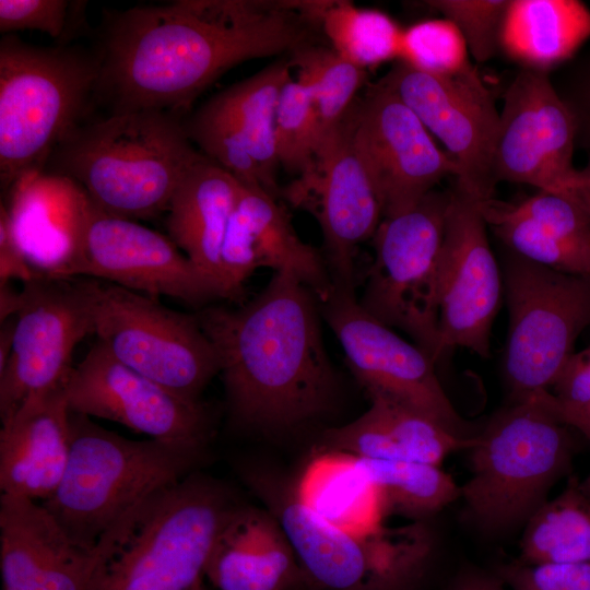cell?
I'll list each match as a JSON object with an SVG mask.
<instances>
[{
  "label": "cell",
  "instance_id": "5b68a950",
  "mask_svg": "<svg viewBox=\"0 0 590 590\" xmlns=\"http://www.w3.org/2000/svg\"><path fill=\"white\" fill-rule=\"evenodd\" d=\"M70 435L61 483L40 504L87 550L134 505L193 473L203 455V448L128 439L71 411Z\"/></svg>",
  "mask_w": 590,
  "mask_h": 590
},
{
  "label": "cell",
  "instance_id": "f35d334b",
  "mask_svg": "<svg viewBox=\"0 0 590 590\" xmlns=\"http://www.w3.org/2000/svg\"><path fill=\"white\" fill-rule=\"evenodd\" d=\"M85 2L64 0H0V31H39L63 39L82 23Z\"/></svg>",
  "mask_w": 590,
  "mask_h": 590
},
{
  "label": "cell",
  "instance_id": "5bb4252c",
  "mask_svg": "<svg viewBox=\"0 0 590 590\" xmlns=\"http://www.w3.org/2000/svg\"><path fill=\"white\" fill-rule=\"evenodd\" d=\"M90 275L120 287L188 304L221 297L170 238L132 220L109 215L90 200L64 279Z\"/></svg>",
  "mask_w": 590,
  "mask_h": 590
},
{
  "label": "cell",
  "instance_id": "1f68e13d",
  "mask_svg": "<svg viewBox=\"0 0 590 590\" xmlns=\"http://www.w3.org/2000/svg\"><path fill=\"white\" fill-rule=\"evenodd\" d=\"M318 23L332 48L364 70L400 58L403 28L381 11L326 1Z\"/></svg>",
  "mask_w": 590,
  "mask_h": 590
},
{
  "label": "cell",
  "instance_id": "7bdbcfd3",
  "mask_svg": "<svg viewBox=\"0 0 590 590\" xmlns=\"http://www.w3.org/2000/svg\"><path fill=\"white\" fill-rule=\"evenodd\" d=\"M38 276L28 263L21 247L16 243L10 223L7 208L0 206V284L10 280H21L24 283Z\"/></svg>",
  "mask_w": 590,
  "mask_h": 590
},
{
  "label": "cell",
  "instance_id": "ac0fdd59",
  "mask_svg": "<svg viewBox=\"0 0 590 590\" xmlns=\"http://www.w3.org/2000/svg\"><path fill=\"white\" fill-rule=\"evenodd\" d=\"M577 133V119L548 73L521 69L505 91L499 113L496 184H527L571 198Z\"/></svg>",
  "mask_w": 590,
  "mask_h": 590
},
{
  "label": "cell",
  "instance_id": "f546056e",
  "mask_svg": "<svg viewBox=\"0 0 590 590\" xmlns=\"http://www.w3.org/2000/svg\"><path fill=\"white\" fill-rule=\"evenodd\" d=\"M590 37V10L579 0H509L499 49L524 70L548 73Z\"/></svg>",
  "mask_w": 590,
  "mask_h": 590
},
{
  "label": "cell",
  "instance_id": "f1b7e54d",
  "mask_svg": "<svg viewBox=\"0 0 590 590\" xmlns=\"http://www.w3.org/2000/svg\"><path fill=\"white\" fill-rule=\"evenodd\" d=\"M292 492L311 514L355 535L380 531L389 514L384 489L362 459L338 450L320 448Z\"/></svg>",
  "mask_w": 590,
  "mask_h": 590
},
{
  "label": "cell",
  "instance_id": "d6986e66",
  "mask_svg": "<svg viewBox=\"0 0 590 590\" xmlns=\"http://www.w3.org/2000/svg\"><path fill=\"white\" fill-rule=\"evenodd\" d=\"M353 140L380 194L384 217L410 210L442 178L459 175L455 158L381 81L354 103Z\"/></svg>",
  "mask_w": 590,
  "mask_h": 590
},
{
  "label": "cell",
  "instance_id": "bcb514c9",
  "mask_svg": "<svg viewBox=\"0 0 590 590\" xmlns=\"http://www.w3.org/2000/svg\"><path fill=\"white\" fill-rule=\"evenodd\" d=\"M571 199L590 216V161L583 169L577 170Z\"/></svg>",
  "mask_w": 590,
  "mask_h": 590
},
{
  "label": "cell",
  "instance_id": "f907efd6",
  "mask_svg": "<svg viewBox=\"0 0 590 590\" xmlns=\"http://www.w3.org/2000/svg\"><path fill=\"white\" fill-rule=\"evenodd\" d=\"M582 487L585 491L590 495V474L587 476V479L581 482Z\"/></svg>",
  "mask_w": 590,
  "mask_h": 590
},
{
  "label": "cell",
  "instance_id": "b9f144b4",
  "mask_svg": "<svg viewBox=\"0 0 590 590\" xmlns=\"http://www.w3.org/2000/svg\"><path fill=\"white\" fill-rule=\"evenodd\" d=\"M496 576L510 590H590V560L497 566Z\"/></svg>",
  "mask_w": 590,
  "mask_h": 590
},
{
  "label": "cell",
  "instance_id": "30bf717a",
  "mask_svg": "<svg viewBox=\"0 0 590 590\" xmlns=\"http://www.w3.org/2000/svg\"><path fill=\"white\" fill-rule=\"evenodd\" d=\"M503 283L509 309L504 373L510 402L553 388L590 326V275L559 272L508 249Z\"/></svg>",
  "mask_w": 590,
  "mask_h": 590
},
{
  "label": "cell",
  "instance_id": "2e32d148",
  "mask_svg": "<svg viewBox=\"0 0 590 590\" xmlns=\"http://www.w3.org/2000/svg\"><path fill=\"white\" fill-rule=\"evenodd\" d=\"M21 296L11 355L0 371L1 421L27 399L64 387L76 344L93 333L81 280L36 278Z\"/></svg>",
  "mask_w": 590,
  "mask_h": 590
},
{
  "label": "cell",
  "instance_id": "4fadbf2b",
  "mask_svg": "<svg viewBox=\"0 0 590 590\" xmlns=\"http://www.w3.org/2000/svg\"><path fill=\"white\" fill-rule=\"evenodd\" d=\"M355 103V102H354ZM354 104L319 141L315 166L286 192L317 219L333 286L354 292L355 255L384 217L380 194L354 140Z\"/></svg>",
  "mask_w": 590,
  "mask_h": 590
},
{
  "label": "cell",
  "instance_id": "7a4b0ae2",
  "mask_svg": "<svg viewBox=\"0 0 590 590\" xmlns=\"http://www.w3.org/2000/svg\"><path fill=\"white\" fill-rule=\"evenodd\" d=\"M317 296L287 272L238 308L197 315L221 357L234 416L258 428L292 427L322 414L335 377L326 352Z\"/></svg>",
  "mask_w": 590,
  "mask_h": 590
},
{
  "label": "cell",
  "instance_id": "8992f818",
  "mask_svg": "<svg viewBox=\"0 0 590 590\" xmlns=\"http://www.w3.org/2000/svg\"><path fill=\"white\" fill-rule=\"evenodd\" d=\"M536 393L510 402L473 439L463 517L487 534L524 526L571 469L575 441Z\"/></svg>",
  "mask_w": 590,
  "mask_h": 590
},
{
  "label": "cell",
  "instance_id": "484cf974",
  "mask_svg": "<svg viewBox=\"0 0 590 590\" xmlns=\"http://www.w3.org/2000/svg\"><path fill=\"white\" fill-rule=\"evenodd\" d=\"M205 577L217 590H315L278 518L252 506L226 518Z\"/></svg>",
  "mask_w": 590,
  "mask_h": 590
},
{
  "label": "cell",
  "instance_id": "8fae6325",
  "mask_svg": "<svg viewBox=\"0 0 590 590\" xmlns=\"http://www.w3.org/2000/svg\"><path fill=\"white\" fill-rule=\"evenodd\" d=\"M448 202L449 191L434 189L410 210L381 220L358 300L377 320L412 337L435 363L441 356L438 276Z\"/></svg>",
  "mask_w": 590,
  "mask_h": 590
},
{
  "label": "cell",
  "instance_id": "277c9868",
  "mask_svg": "<svg viewBox=\"0 0 590 590\" xmlns=\"http://www.w3.org/2000/svg\"><path fill=\"white\" fill-rule=\"evenodd\" d=\"M192 144L178 114L111 113L76 127L47 165L49 173L81 186L103 212L133 221L167 211L181 177L201 154Z\"/></svg>",
  "mask_w": 590,
  "mask_h": 590
},
{
  "label": "cell",
  "instance_id": "60d3db41",
  "mask_svg": "<svg viewBox=\"0 0 590 590\" xmlns=\"http://www.w3.org/2000/svg\"><path fill=\"white\" fill-rule=\"evenodd\" d=\"M321 448L366 460L404 459L380 417L370 406L355 421L326 430Z\"/></svg>",
  "mask_w": 590,
  "mask_h": 590
},
{
  "label": "cell",
  "instance_id": "681fc988",
  "mask_svg": "<svg viewBox=\"0 0 590 590\" xmlns=\"http://www.w3.org/2000/svg\"><path fill=\"white\" fill-rule=\"evenodd\" d=\"M575 428L578 429L590 442V418L579 423Z\"/></svg>",
  "mask_w": 590,
  "mask_h": 590
},
{
  "label": "cell",
  "instance_id": "4dcf8cb0",
  "mask_svg": "<svg viewBox=\"0 0 590 590\" xmlns=\"http://www.w3.org/2000/svg\"><path fill=\"white\" fill-rule=\"evenodd\" d=\"M519 560L524 564L590 560V495L570 476L527 521Z\"/></svg>",
  "mask_w": 590,
  "mask_h": 590
},
{
  "label": "cell",
  "instance_id": "d4e9b609",
  "mask_svg": "<svg viewBox=\"0 0 590 590\" xmlns=\"http://www.w3.org/2000/svg\"><path fill=\"white\" fill-rule=\"evenodd\" d=\"M480 209L509 250L559 272L590 275V216L571 198L540 190L515 203L482 200Z\"/></svg>",
  "mask_w": 590,
  "mask_h": 590
},
{
  "label": "cell",
  "instance_id": "ffe728a7",
  "mask_svg": "<svg viewBox=\"0 0 590 590\" xmlns=\"http://www.w3.org/2000/svg\"><path fill=\"white\" fill-rule=\"evenodd\" d=\"M288 60H279L222 91L184 119L200 152L241 184L276 197L275 123L281 91L292 79Z\"/></svg>",
  "mask_w": 590,
  "mask_h": 590
},
{
  "label": "cell",
  "instance_id": "6da1fadb",
  "mask_svg": "<svg viewBox=\"0 0 590 590\" xmlns=\"http://www.w3.org/2000/svg\"><path fill=\"white\" fill-rule=\"evenodd\" d=\"M306 21L303 1L180 0L109 12L95 95L111 113L180 115L238 63L309 44Z\"/></svg>",
  "mask_w": 590,
  "mask_h": 590
},
{
  "label": "cell",
  "instance_id": "d590c367",
  "mask_svg": "<svg viewBox=\"0 0 590 590\" xmlns=\"http://www.w3.org/2000/svg\"><path fill=\"white\" fill-rule=\"evenodd\" d=\"M368 398L404 459L439 465L450 453L472 446L474 438H460L422 413L381 396Z\"/></svg>",
  "mask_w": 590,
  "mask_h": 590
},
{
  "label": "cell",
  "instance_id": "44dd1931",
  "mask_svg": "<svg viewBox=\"0 0 590 590\" xmlns=\"http://www.w3.org/2000/svg\"><path fill=\"white\" fill-rule=\"evenodd\" d=\"M71 412L114 421L150 439L203 448L210 421L190 401L129 368L96 341L73 367L66 385Z\"/></svg>",
  "mask_w": 590,
  "mask_h": 590
},
{
  "label": "cell",
  "instance_id": "f6af8a7d",
  "mask_svg": "<svg viewBox=\"0 0 590 590\" xmlns=\"http://www.w3.org/2000/svg\"><path fill=\"white\" fill-rule=\"evenodd\" d=\"M447 590H506V588L496 574L477 568H464L455 577Z\"/></svg>",
  "mask_w": 590,
  "mask_h": 590
},
{
  "label": "cell",
  "instance_id": "ee69618b",
  "mask_svg": "<svg viewBox=\"0 0 590 590\" xmlns=\"http://www.w3.org/2000/svg\"><path fill=\"white\" fill-rule=\"evenodd\" d=\"M574 113L578 131L587 128L590 135V58L574 71L564 92H557Z\"/></svg>",
  "mask_w": 590,
  "mask_h": 590
},
{
  "label": "cell",
  "instance_id": "9a60e30c",
  "mask_svg": "<svg viewBox=\"0 0 590 590\" xmlns=\"http://www.w3.org/2000/svg\"><path fill=\"white\" fill-rule=\"evenodd\" d=\"M481 201L456 180L449 190L438 276L441 355L453 347L491 355L503 275L489 247Z\"/></svg>",
  "mask_w": 590,
  "mask_h": 590
},
{
  "label": "cell",
  "instance_id": "ab89813d",
  "mask_svg": "<svg viewBox=\"0 0 590 590\" xmlns=\"http://www.w3.org/2000/svg\"><path fill=\"white\" fill-rule=\"evenodd\" d=\"M563 424L576 427L590 418V345L574 353L550 390L535 392Z\"/></svg>",
  "mask_w": 590,
  "mask_h": 590
},
{
  "label": "cell",
  "instance_id": "603a6c76",
  "mask_svg": "<svg viewBox=\"0 0 590 590\" xmlns=\"http://www.w3.org/2000/svg\"><path fill=\"white\" fill-rule=\"evenodd\" d=\"M96 563V546L73 542L40 503L1 495L3 590H88Z\"/></svg>",
  "mask_w": 590,
  "mask_h": 590
},
{
  "label": "cell",
  "instance_id": "c3c4849f",
  "mask_svg": "<svg viewBox=\"0 0 590 590\" xmlns=\"http://www.w3.org/2000/svg\"><path fill=\"white\" fill-rule=\"evenodd\" d=\"M15 317L5 320L0 330V371L4 368L11 355L13 345Z\"/></svg>",
  "mask_w": 590,
  "mask_h": 590
},
{
  "label": "cell",
  "instance_id": "7402d4cb",
  "mask_svg": "<svg viewBox=\"0 0 590 590\" xmlns=\"http://www.w3.org/2000/svg\"><path fill=\"white\" fill-rule=\"evenodd\" d=\"M260 268L293 274L318 302L334 288L320 253L299 238L276 197L241 184L221 251L222 298L241 299L246 281Z\"/></svg>",
  "mask_w": 590,
  "mask_h": 590
},
{
  "label": "cell",
  "instance_id": "4316f807",
  "mask_svg": "<svg viewBox=\"0 0 590 590\" xmlns=\"http://www.w3.org/2000/svg\"><path fill=\"white\" fill-rule=\"evenodd\" d=\"M14 238L38 276L64 279L85 208L86 192L72 179L35 172L10 189Z\"/></svg>",
  "mask_w": 590,
  "mask_h": 590
},
{
  "label": "cell",
  "instance_id": "7c38bea8",
  "mask_svg": "<svg viewBox=\"0 0 590 590\" xmlns=\"http://www.w3.org/2000/svg\"><path fill=\"white\" fill-rule=\"evenodd\" d=\"M319 303L351 371L368 396H381L422 413L460 438L476 436L479 432L451 404L435 362L424 350L369 315L354 292L334 287Z\"/></svg>",
  "mask_w": 590,
  "mask_h": 590
},
{
  "label": "cell",
  "instance_id": "3957f363",
  "mask_svg": "<svg viewBox=\"0 0 590 590\" xmlns=\"http://www.w3.org/2000/svg\"><path fill=\"white\" fill-rule=\"evenodd\" d=\"M237 505L223 485L196 472L145 497L97 542L88 590H198Z\"/></svg>",
  "mask_w": 590,
  "mask_h": 590
},
{
  "label": "cell",
  "instance_id": "74e56055",
  "mask_svg": "<svg viewBox=\"0 0 590 590\" xmlns=\"http://www.w3.org/2000/svg\"><path fill=\"white\" fill-rule=\"evenodd\" d=\"M451 21L462 33L476 62L499 50V36L509 0H434L425 2Z\"/></svg>",
  "mask_w": 590,
  "mask_h": 590
},
{
  "label": "cell",
  "instance_id": "7dc6e473",
  "mask_svg": "<svg viewBox=\"0 0 590 590\" xmlns=\"http://www.w3.org/2000/svg\"><path fill=\"white\" fill-rule=\"evenodd\" d=\"M22 303L21 292H15L9 283L0 284V320H5L16 316Z\"/></svg>",
  "mask_w": 590,
  "mask_h": 590
},
{
  "label": "cell",
  "instance_id": "cb8c5ba5",
  "mask_svg": "<svg viewBox=\"0 0 590 590\" xmlns=\"http://www.w3.org/2000/svg\"><path fill=\"white\" fill-rule=\"evenodd\" d=\"M1 423V495L47 500L60 485L70 456L66 386L27 399Z\"/></svg>",
  "mask_w": 590,
  "mask_h": 590
},
{
  "label": "cell",
  "instance_id": "8d00e7d4",
  "mask_svg": "<svg viewBox=\"0 0 590 590\" xmlns=\"http://www.w3.org/2000/svg\"><path fill=\"white\" fill-rule=\"evenodd\" d=\"M468 45L447 19L420 21L403 30L399 61L432 75H451L469 63Z\"/></svg>",
  "mask_w": 590,
  "mask_h": 590
},
{
  "label": "cell",
  "instance_id": "816d5d0a",
  "mask_svg": "<svg viewBox=\"0 0 590 590\" xmlns=\"http://www.w3.org/2000/svg\"><path fill=\"white\" fill-rule=\"evenodd\" d=\"M198 590H206L204 582L198 588Z\"/></svg>",
  "mask_w": 590,
  "mask_h": 590
},
{
  "label": "cell",
  "instance_id": "83f0119b",
  "mask_svg": "<svg viewBox=\"0 0 590 590\" xmlns=\"http://www.w3.org/2000/svg\"><path fill=\"white\" fill-rule=\"evenodd\" d=\"M241 182L204 154L190 165L167 209L169 238L217 288L221 251Z\"/></svg>",
  "mask_w": 590,
  "mask_h": 590
},
{
  "label": "cell",
  "instance_id": "836d02e7",
  "mask_svg": "<svg viewBox=\"0 0 590 590\" xmlns=\"http://www.w3.org/2000/svg\"><path fill=\"white\" fill-rule=\"evenodd\" d=\"M382 487L389 512L421 519L460 497V486L439 465L409 459H362Z\"/></svg>",
  "mask_w": 590,
  "mask_h": 590
},
{
  "label": "cell",
  "instance_id": "9c48e42d",
  "mask_svg": "<svg viewBox=\"0 0 590 590\" xmlns=\"http://www.w3.org/2000/svg\"><path fill=\"white\" fill-rule=\"evenodd\" d=\"M81 284L93 333L114 358L181 398L199 401L221 371V357L197 316L111 283Z\"/></svg>",
  "mask_w": 590,
  "mask_h": 590
},
{
  "label": "cell",
  "instance_id": "d6a6232c",
  "mask_svg": "<svg viewBox=\"0 0 590 590\" xmlns=\"http://www.w3.org/2000/svg\"><path fill=\"white\" fill-rule=\"evenodd\" d=\"M288 60L309 91L318 116L320 138L338 125L355 102L366 80V70L343 58L333 48L306 44ZM320 141V140H319Z\"/></svg>",
  "mask_w": 590,
  "mask_h": 590
},
{
  "label": "cell",
  "instance_id": "e0dca14e",
  "mask_svg": "<svg viewBox=\"0 0 590 590\" xmlns=\"http://www.w3.org/2000/svg\"><path fill=\"white\" fill-rule=\"evenodd\" d=\"M421 119L459 166L456 181L481 200L493 198V157L499 113L471 62L446 76L398 61L380 80Z\"/></svg>",
  "mask_w": 590,
  "mask_h": 590
},
{
  "label": "cell",
  "instance_id": "e575fe53",
  "mask_svg": "<svg viewBox=\"0 0 590 590\" xmlns=\"http://www.w3.org/2000/svg\"><path fill=\"white\" fill-rule=\"evenodd\" d=\"M320 128L315 104L307 87L290 79L283 86L275 123L276 153L280 165L304 177L315 166Z\"/></svg>",
  "mask_w": 590,
  "mask_h": 590
},
{
  "label": "cell",
  "instance_id": "ba28073f",
  "mask_svg": "<svg viewBox=\"0 0 590 590\" xmlns=\"http://www.w3.org/2000/svg\"><path fill=\"white\" fill-rule=\"evenodd\" d=\"M247 480L280 521L315 590H409L424 573L433 539L422 521L355 535L307 510L292 487L253 472Z\"/></svg>",
  "mask_w": 590,
  "mask_h": 590
},
{
  "label": "cell",
  "instance_id": "52a82bcc",
  "mask_svg": "<svg viewBox=\"0 0 590 590\" xmlns=\"http://www.w3.org/2000/svg\"><path fill=\"white\" fill-rule=\"evenodd\" d=\"M98 75L96 57L44 48L7 35L0 42V180L10 191L42 172L81 125Z\"/></svg>",
  "mask_w": 590,
  "mask_h": 590
}]
</instances>
